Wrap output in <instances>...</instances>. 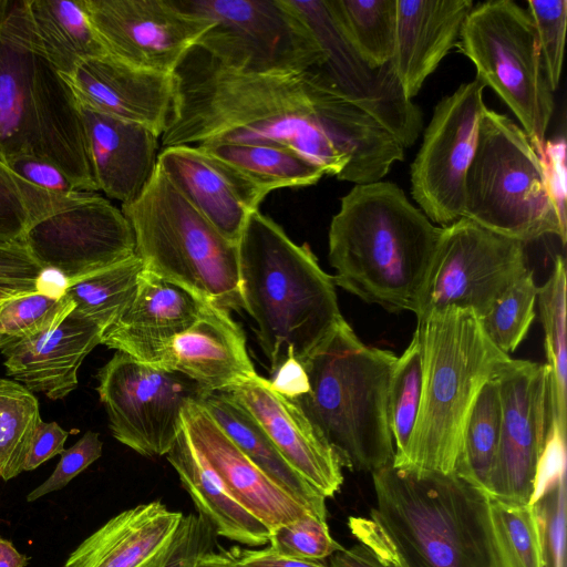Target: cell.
Segmentation results:
<instances>
[{"mask_svg":"<svg viewBox=\"0 0 567 567\" xmlns=\"http://www.w3.org/2000/svg\"><path fill=\"white\" fill-rule=\"evenodd\" d=\"M237 447L313 516L327 520L326 497L280 454L260 426L225 392L199 402Z\"/></svg>","mask_w":567,"mask_h":567,"instance_id":"f546056e","label":"cell"},{"mask_svg":"<svg viewBox=\"0 0 567 567\" xmlns=\"http://www.w3.org/2000/svg\"><path fill=\"white\" fill-rule=\"evenodd\" d=\"M103 443L99 433L87 431L71 447L64 450L53 473L27 495L33 502L49 493L64 488L75 476L102 455Z\"/></svg>","mask_w":567,"mask_h":567,"instance_id":"7dc6e473","label":"cell"},{"mask_svg":"<svg viewBox=\"0 0 567 567\" xmlns=\"http://www.w3.org/2000/svg\"><path fill=\"white\" fill-rule=\"evenodd\" d=\"M371 474V518L349 527L378 556L394 567H498L485 493L455 473L391 463Z\"/></svg>","mask_w":567,"mask_h":567,"instance_id":"7a4b0ae2","label":"cell"},{"mask_svg":"<svg viewBox=\"0 0 567 567\" xmlns=\"http://www.w3.org/2000/svg\"><path fill=\"white\" fill-rule=\"evenodd\" d=\"M175 96L163 147L218 143L293 150L338 176L347 157L323 124L333 85L320 66L303 72L244 73L194 47L174 72Z\"/></svg>","mask_w":567,"mask_h":567,"instance_id":"6da1fadb","label":"cell"},{"mask_svg":"<svg viewBox=\"0 0 567 567\" xmlns=\"http://www.w3.org/2000/svg\"><path fill=\"white\" fill-rule=\"evenodd\" d=\"M442 231L392 182L354 185L328 234L336 286L390 312H416Z\"/></svg>","mask_w":567,"mask_h":567,"instance_id":"3957f363","label":"cell"},{"mask_svg":"<svg viewBox=\"0 0 567 567\" xmlns=\"http://www.w3.org/2000/svg\"><path fill=\"white\" fill-rule=\"evenodd\" d=\"M64 79L85 109L143 125L157 136L169 122L174 74L141 69L106 54L82 61Z\"/></svg>","mask_w":567,"mask_h":567,"instance_id":"44dd1931","label":"cell"},{"mask_svg":"<svg viewBox=\"0 0 567 567\" xmlns=\"http://www.w3.org/2000/svg\"><path fill=\"white\" fill-rule=\"evenodd\" d=\"M329 567H394L363 544L342 548L330 556Z\"/></svg>","mask_w":567,"mask_h":567,"instance_id":"11a10c76","label":"cell"},{"mask_svg":"<svg viewBox=\"0 0 567 567\" xmlns=\"http://www.w3.org/2000/svg\"><path fill=\"white\" fill-rule=\"evenodd\" d=\"M37 290L49 296L61 298L69 282L65 277L54 269L45 268L35 280Z\"/></svg>","mask_w":567,"mask_h":567,"instance_id":"9f6ffc18","label":"cell"},{"mask_svg":"<svg viewBox=\"0 0 567 567\" xmlns=\"http://www.w3.org/2000/svg\"><path fill=\"white\" fill-rule=\"evenodd\" d=\"M464 196L463 217L492 233L524 244L554 235L566 244L538 153L520 126L487 107Z\"/></svg>","mask_w":567,"mask_h":567,"instance_id":"ba28073f","label":"cell"},{"mask_svg":"<svg viewBox=\"0 0 567 567\" xmlns=\"http://www.w3.org/2000/svg\"><path fill=\"white\" fill-rule=\"evenodd\" d=\"M195 567H245L238 564L225 549L215 551L213 549L205 553L197 561Z\"/></svg>","mask_w":567,"mask_h":567,"instance_id":"680465c9","label":"cell"},{"mask_svg":"<svg viewBox=\"0 0 567 567\" xmlns=\"http://www.w3.org/2000/svg\"><path fill=\"white\" fill-rule=\"evenodd\" d=\"M29 558L19 553L10 540L0 537V567H25Z\"/></svg>","mask_w":567,"mask_h":567,"instance_id":"6f0895ef","label":"cell"},{"mask_svg":"<svg viewBox=\"0 0 567 567\" xmlns=\"http://www.w3.org/2000/svg\"><path fill=\"white\" fill-rule=\"evenodd\" d=\"M546 181L561 226L566 229V168L564 140L546 141L544 154Z\"/></svg>","mask_w":567,"mask_h":567,"instance_id":"681fc988","label":"cell"},{"mask_svg":"<svg viewBox=\"0 0 567 567\" xmlns=\"http://www.w3.org/2000/svg\"><path fill=\"white\" fill-rule=\"evenodd\" d=\"M214 529L200 514L185 515L172 543L154 567H195L214 546Z\"/></svg>","mask_w":567,"mask_h":567,"instance_id":"bcb514c9","label":"cell"},{"mask_svg":"<svg viewBox=\"0 0 567 567\" xmlns=\"http://www.w3.org/2000/svg\"><path fill=\"white\" fill-rule=\"evenodd\" d=\"M421 392L422 349L414 331L410 344L396 359L389 388L388 412L395 444L394 458L401 457L406 450L417 417Z\"/></svg>","mask_w":567,"mask_h":567,"instance_id":"f35d334b","label":"cell"},{"mask_svg":"<svg viewBox=\"0 0 567 567\" xmlns=\"http://www.w3.org/2000/svg\"><path fill=\"white\" fill-rule=\"evenodd\" d=\"M271 386L284 396L293 400L309 390L302 364L296 359L284 362L268 379Z\"/></svg>","mask_w":567,"mask_h":567,"instance_id":"db71d44e","label":"cell"},{"mask_svg":"<svg viewBox=\"0 0 567 567\" xmlns=\"http://www.w3.org/2000/svg\"><path fill=\"white\" fill-rule=\"evenodd\" d=\"M417 319L422 392L409 444L396 468L454 473L463 433L483 385L511 357L486 336L472 309L443 308Z\"/></svg>","mask_w":567,"mask_h":567,"instance_id":"5b68a950","label":"cell"},{"mask_svg":"<svg viewBox=\"0 0 567 567\" xmlns=\"http://www.w3.org/2000/svg\"><path fill=\"white\" fill-rule=\"evenodd\" d=\"M269 544L279 553L307 560H322L343 548L331 537L327 520L311 514L272 529Z\"/></svg>","mask_w":567,"mask_h":567,"instance_id":"7bdbcfd3","label":"cell"},{"mask_svg":"<svg viewBox=\"0 0 567 567\" xmlns=\"http://www.w3.org/2000/svg\"><path fill=\"white\" fill-rule=\"evenodd\" d=\"M227 551L238 564L245 567H329L321 560L291 557L275 550L270 546L264 549L233 547Z\"/></svg>","mask_w":567,"mask_h":567,"instance_id":"f5cc1de1","label":"cell"},{"mask_svg":"<svg viewBox=\"0 0 567 567\" xmlns=\"http://www.w3.org/2000/svg\"><path fill=\"white\" fill-rule=\"evenodd\" d=\"M165 456L216 535L252 547L269 543L267 526L229 494L194 450L184 429Z\"/></svg>","mask_w":567,"mask_h":567,"instance_id":"f1b7e54d","label":"cell"},{"mask_svg":"<svg viewBox=\"0 0 567 567\" xmlns=\"http://www.w3.org/2000/svg\"><path fill=\"white\" fill-rule=\"evenodd\" d=\"M183 429L194 450L229 494L269 532L311 514L258 468L199 402L184 409Z\"/></svg>","mask_w":567,"mask_h":567,"instance_id":"7402d4cb","label":"cell"},{"mask_svg":"<svg viewBox=\"0 0 567 567\" xmlns=\"http://www.w3.org/2000/svg\"><path fill=\"white\" fill-rule=\"evenodd\" d=\"M214 25L197 47L244 73L303 72L328 55L291 0H175Z\"/></svg>","mask_w":567,"mask_h":567,"instance_id":"30bf717a","label":"cell"},{"mask_svg":"<svg viewBox=\"0 0 567 567\" xmlns=\"http://www.w3.org/2000/svg\"><path fill=\"white\" fill-rule=\"evenodd\" d=\"M473 7L472 0H396L390 64L409 100L456 44Z\"/></svg>","mask_w":567,"mask_h":567,"instance_id":"484cf974","label":"cell"},{"mask_svg":"<svg viewBox=\"0 0 567 567\" xmlns=\"http://www.w3.org/2000/svg\"><path fill=\"white\" fill-rule=\"evenodd\" d=\"M537 35L542 60L553 92L560 82L567 22L566 0L526 2Z\"/></svg>","mask_w":567,"mask_h":567,"instance_id":"b9f144b4","label":"cell"},{"mask_svg":"<svg viewBox=\"0 0 567 567\" xmlns=\"http://www.w3.org/2000/svg\"><path fill=\"white\" fill-rule=\"evenodd\" d=\"M69 432L63 430L56 422L40 421L31 440L24 463L23 471H32L42 463L61 455Z\"/></svg>","mask_w":567,"mask_h":567,"instance_id":"f907efd6","label":"cell"},{"mask_svg":"<svg viewBox=\"0 0 567 567\" xmlns=\"http://www.w3.org/2000/svg\"><path fill=\"white\" fill-rule=\"evenodd\" d=\"M536 301L545 334L549 421L567 430L566 267L561 256H556L549 278L538 287Z\"/></svg>","mask_w":567,"mask_h":567,"instance_id":"d6a6232c","label":"cell"},{"mask_svg":"<svg viewBox=\"0 0 567 567\" xmlns=\"http://www.w3.org/2000/svg\"><path fill=\"white\" fill-rule=\"evenodd\" d=\"M35 281L4 282L0 281V306L8 299L23 293L34 292Z\"/></svg>","mask_w":567,"mask_h":567,"instance_id":"91938a15","label":"cell"},{"mask_svg":"<svg viewBox=\"0 0 567 567\" xmlns=\"http://www.w3.org/2000/svg\"><path fill=\"white\" fill-rule=\"evenodd\" d=\"M144 270L225 309L244 308L238 244L226 239L156 166L133 202L122 205Z\"/></svg>","mask_w":567,"mask_h":567,"instance_id":"52a82bcc","label":"cell"},{"mask_svg":"<svg viewBox=\"0 0 567 567\" xmlns=\"http://www.w3.org/2000/svg\"><path fill=\"white\" fill-rule=\"evenodd\" d=\"M144 271L135 255L71 284L64 295L73 302V311L107 328L134 297Z\"/></svg>","mask_w":567,"mask_h":567,"instance_id":"d590c367","label":"cell"},{"mask_svg":"<svg viewBox=\"0 0 567 567\" xmlns=\"http://www.w3.org/2000/svg\"><path fill=\"white\" fill-rule=\"evenodd\" d=\"M42 270L24 245L0 246V281H35Z\"/></svg>","mask_w":567,"mask_h":567,"instance_id":"816d5d0a","label":"cell"},{"mask_svg":"<svg viewBox=\"0 0 567 567\" xmlns=\"http://www.w3.org/2000/svg\"><path fill=\"white\" fill-rule=\"evenodd\" d=\"M96 391L112 435L136 453L163 456L183 430V411L209 393L188 377L116 351L97 372Z\"/></svg>","mask_w":567,"mask_h":567,"instance_id":"8fae6325","label":"cell"},{"mask_svg":"<svg viewBox=\"0 0 567 567\" xmlns=\"http://www.w3.org/2000/svg\"><path fill=\"white\" fill-rule=\"evenodd\" d=\"M498 567H543L533 507L488 496Z\"/></svg>","mask_w":567,"mask_h":567,"instance_id":"74e56055","label":"cell"},{"mask_svg":"<svg viewBox=\"0 0 567 567\" xmlns=\"http://www.w3.org/2000/svg\"><path fill=\"white\" fill-rule=\"evenodd\" d=\"M80 109L99 190L122 205L135 200L157 166L159 136L143 125Z\"/></svg>","mask_w":567,"mask_h":567,"instance_id":"4316f807","label":"cell"},{"mask_svg":"<svg viewBox=\"0 0 567 567\" xmlns=\"http://www.w3.org/2000/svg\"><path fill=\"white\" fill-rule=\"evenodd\" d=\"M155 367L179 372L209 393L229 392L258 374L241 328L229 311L208 303L196 322L168 343Z\"/></svg>","mask_w":567,"mask_h":567,"instance_id":"cb8c5ba5","label":"cell"},{"mask_svg":"<svg viewBox=\"0 0 567 567\" xmlns=\"http://www.w3.org/2000/svg\"><path fill=\"white\" fill-rule=\"evenodd\" d=\"M73 309L65 295L34 291L8 299L0 306V351L55 328Z\"/></svg>","mask_w":567,"mask_h":567,"instance_id":"60d3db41","label":"cell"},{"mask_svg":"<svg viewBox=\"0 0 567 567\" xmlns=\"http://www.w3.org/2000/svg\"><path fill=\"white\" fill-rule=\"evenodd\" d=\"M496 373L483 385L473 404L454 467V473L460 478L487 496L501 430V401Z\"/></svg>","mask_w":567,"mask_h":567,"instance_id":"e575fe53","label":"cell"},{"mask_svg":"<svg viewBox=\"0 0 567 567\" xmlns=\"http://www.w3.org/2000/svg\"><path fill=\"white\" fill-rule=\"evenodd\" d=\"M516 116L539 157L554 113L534 23L512 0H488L467 14L455 44Z\"/></svg>","mask_w":567,"mask_h":567,"instance_id":"9c48e42d","label":"cell"},{"mask_svg":"<svg viewBox=\"0 0 567 567\" xmlns=\"http://www.w3.org/2000/svg\"><path fill=\"white\" fill-rule=\"evenodd\" d=\"M478 79L461 84L435 106L411 164V194L420 209L442 227L463 217L465 177L486 109Z\"/></svg>","mask_w":567,"mask_h":567,"instance_id":"4fadbf2b","label":"cell"},{"mask_svg":"<svg viewBox=\"0 0 567 567\" xmlns=\"http://www.w3.org/2000/svg\"><path fill=\"white\" fill-rule=\"evenodd\" d=\"M197 147L237 167L268 192L310 186L324 175L317 165L287 147L235 143Z\"/></svg>","mask_w":567,"mask_h":567,"instance_id":"836d02e7","label":"cell"},{"mask_svg":"<svg viewBox=\"0 0 567 567\" xmlns=\"http://www.w3.org/2000/svg\"><path fill=\"white\" fill-rule=\"evenodd\" d=\"M496 377L501 430L488 496L528 504L549 425L548 369L545 363L509 358Z\"/></svg>","mask_w":567,"mask_h":567,"instance_id":"2e32d148","label":"cell"},{"mask_svg":"<svg viewBox=\"0 0 567 567\" xmlns=\"http://www.w3.org/2000/svg\"><path fill=\"white\" fill-rule=\"evenodd\" d=\"M24 246L69 286L135 256L132 227L121 209L93 192L32 223ZM68 286V287H69Z\"/></svg>","mask_w":567,"mask_h":567,"instance_id":"5bb4252c","label":"cell"},{"mask_svg":"<svg viewBox=\"0 0 567 567\" xmlns=\"http://www.w3.org/2000/svg\"><path fill=\"white\" fill-rule=\"evenodd\" d=\"M526 269V244L462 217L442 227L415 316L454 307L482 318Z\"/></svg>","mask_w":567,"mask_h":567,"instance_id":"7c38bea8","label":"cell"},{"mask_svg":"<svg viewBox=\"0 0 567 567\" xmlns=\"http://www.w3.org/2000/svg\"><path fill=\"white\" fill-rule=\"evenodd\" d=\"M563 478H566V430L549 421L528 505L538 501Z\"/></svg>","mask_w":567,"mask_h":567,"instance_id":"c3c4849f","label":"cell"},{"mask_svg":"<svg viewBox=\"0 0 567 567\" xmlns=\"http://www.w3.org/2000/svg\"><path fill=\"white\" fill-rule=\"evenodd\" d=\"M35 395L21 383L0 379V478L23 472V463L41 421Z\"/></svg>","mask_w":567,"mask_h":567,"instance_id":"8d00e7d4","label":"cell"},{"mask_svg":"<svg viewBox=\"0 0 567 567\" xmlns=\"http://www.w3.org/2000/svg\"><path fill=\"white\" fill-rule=\"evenodd\" d=\"M398 357L364 344L343 319L302 362L309 390L293 401L342 467L373 473L393 462L388 401Z\"/></svg>","mask_w":567,"mask_h":567,"instance_id":"8992f818","label":"cell"},{"mask_svg":"<svg viewBox=\"0 0 567 567\" xmlns=\"http://www.w3.org/2000/svg\"><path fill=\"white\" fill-rule=\"evenodd\" d=\"M30 225L21 179L0 159V246L24 245Z\"/></svg>","mask_w":567,"mask_h":567,"instance_id":"f6af8a7d","label":"cell"},{"mask_svg":"<svg viewBox=\"0 0 567 567\" xmlns=\"http://www.w3.org/2000/svg\"><path fill=\"white\" fill-rule=\"evenodd\" d=\"M27 8L41 52L63 78L82 61L109 54L83 0H27Z\"/></svg>","mask_w":567,"mask_h":567,"instance_id":"4dcf8cb0","label":"cell"},{"mask_svg":"<svg viewBox=\"0 0 567 567\" xmlns=\"http://www.w3.org/2000/svg\"><path fill=\"white\" fill-rule=\"evenodd\" d=\"M566 478L545 493L533 507L543 567H566Z\"/></svg>","mask_w":567,"mask_h":567,"instance_id":"ee69618b","label":"cell"},{"mask_svg":"<svg viewBox=\"0 0 567 567\" xmlns=\"http://www.w3.org/2000/svg\"><path fill=\"white\" fill-rule=\"evenodd\" d=\"M205 305L189 291L144 270L134 297L104 329L101 343L155 367L163 350L196 322Z\"/></svg>","mask_w":567,"mask_h":567,"instance_id":"603a6c76","label":"cell"},{"mask_svg":"<svg viewBox=\"0 0 567 567\" xmlns=\"http://www.w3.org/2000/svg\"><path fill=\"white\" fill-rule=\"evenodd\" d=\"M35 52L27 0H0V159L6 164L41 158Z\"/></svg>","mask_w":567,"mask_h":567,"instance_id":"d6986e66","label":"cell"},{"mask_svg":"<svg viewBox=\"0 0 567 567\" xmlns=\"http://www.w3.org/2000/svg\"><path fill=\"white\" fill-rule=\"evenodd\" d=\"M103 331L72 310L55 328L2 349L7 374L32 393L61 400L78 386V371Z\"/></svg>","mask_w":567,"mask_h":567,"instance_id":"d4e9b609","label":"cell"},{"mask_svg":"<svg viewBox=\"0 0 567 567\" xmlns=\"http://www.w3.org/2000/svg\"><path fill=\"white\" fill-rule=\"evenodd\" d=\"M184 516L161 501L123 511L85 538L63 567H154Z\"/></svg>","mask_w":567,"mask_h":567,"instance_id":"83f0119b","label":"cell"},{"mask_svg":"<svg viewBox=\"0 0 567 567\" xmlns=\"http://www.w3.org/2000/svg\"><path fill=\"white\" fill-rule=\"evenodd\" d=\"M229 396L260 426L285 460L321 495L333 497L343 483L342 464L330 444L290 399L257 374Z\"/></svg>","mask_w":567,"mask_h":567,"instance_id":"ffe728a7","label":"cell"},{"mask_svg":"<svg viewBox=\"0 0 567 567\" xmlns=\"http://www.w3.org/2000/svg\"><path fill=\"white\" fill-rule=\"evenodd\" d=\"M238 258L243 309L256 323L270 374L289 359L301 363L344 319L333 276L307 244L259 210L245 225Z\"/></svg>","mask_w":567,"mask_h":567,"instance_id":"277c9868","label":"cell"},{"mask_svg":"<svg viewBox=\"0 0 567 567\" xmlns=\"http://www.w3.org/2000/svg\"><path fill=\"white\" fill-rule=\"evenodd\" d=\"M157 165L193 207L234 244H238L248 218L270 193L237 167L197 146L163 147Z\"/></svg>","mask_w":567,"mask_h":567,"instance_id":"ac0fdd59","label":"cell"},{"mask_svg":"<svg viewBox=\"0 0 567 567\" xmlns=\"http://www.w3.org/2000/svg\"><path fill=\"white\" fill-rule=\"evenodd\" d=\"M336 29L371 70L390 63L395 44L396 0H323Z\"/></svg>","mask_w":567,"mask_h":567,"instance_id":"1f68e13d","label":"cell"},{"mask_svg":"<svg viewBox=\"0 0 567 567\" xmlns=\"http://www.w3.org/2000/svg\"><path fill=\"white\" fill-rule=\"evenodd\" d=\"M537 289L528 268L481 318L486 336L502 352H514L527 336L535 318Z\"/></svg>","mask_w":567,"mask_h":567,"instance_id":"ab89813d","label":"cell"},{"mask_svg":"<svg viewBox=\"0 0 567 567\" xmlns=\"http://www.w3.org/2000/svg\"><path fill=\"white\" fill-rule=\"evenodd\" d=\"M291 1L327 52L328 60L321 68L348 97L384 125L404 148L412 146L422 128V114L404 95L391 64L379 70L365 66L336 29L323 0Z\"/></svg>","mask_w":567,"mask_h":567,"instance_id":"e0dca14e","label":"cell"},{"mask_svg":"<svg viewBox=\"0 0 567 567\" xmlns=\"http://www.w3.org/2000/svg\"><path fill=\"white\" fill-rule=\"evenodd\" d=\"M107 53L131 65L174 74L214 22L175 0H83Z\"/></svg>","mask_w":567,"mask_h":567,"instance_id":"9a60e30c","label":"cell"}]
</instances>
